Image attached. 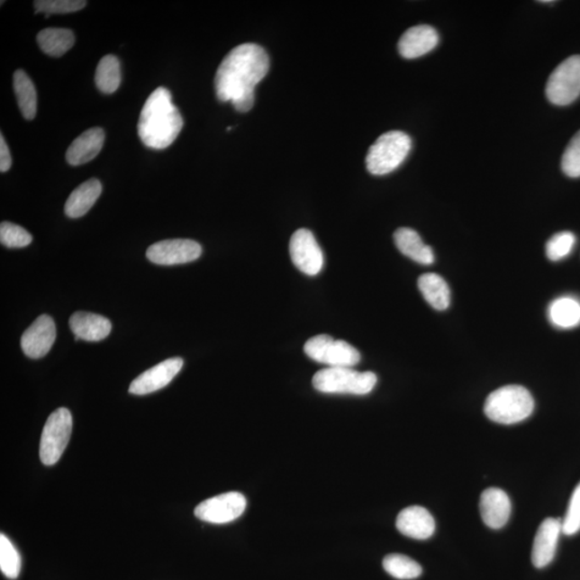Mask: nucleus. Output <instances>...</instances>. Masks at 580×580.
Wrapping results in <instances>:
<instances>
[{
    "instance_id": "6ab92c4d",
    "label": "nucleus",
    "mask_w": 580,
    "mask_h": 580,
    "mask_svg": "<svg viewBox=\"0 0 580 580\" xmlns=\"http://www.w3.org/2000/svg\"><path fill=\"white\" fill-rule=\"evenodd\" d=\"M104 138L105 133L99 127L91 128L81 133L67 150V163L71 166H80L93 160L102 150Z\"/></svg>"
},
{
    "instance_id": "4be33fe9",
    "label": "nucleus",
    "mask_w": 580,
    "mask_h": 580,
    "mask_svg": "<svg viewBox=\"0 0 580 580\" xmlns=\"http://www.w3.org/2000/svg\"><path fill=\"white\" fill-rule=\"evenodd\" d=\"M418 288L433 309L438 311L449 309L450 289L442 276L435 273H426L418 278Z\"/></svg>"
},
{
    "instance_id": "a211bd4d",
    "label": "nucleus",
    "mask_w": 580,
    "mask_h": 580,
    "mask_svg": "<svg viewBox=\"0 0 580 580\" xmlns=\"http://www.w3.org/2000/svg\"><path fill=\"white\" fill-rule=\"evenodd\" d=\"M71 331L76 341L85 340L87 342H98L107 338L113 331V323L105 317L87 312H77L69 321Z\"/></svg>"
},
{
    "instance_id": "423d86ee",
    "label": "nucleus",
    "mask_w": 580,
    "mask_h": 580,
    "mask_svg": "<svg viewBox=\"0 0 580 580\" xmlns=\"http://www.w3.org/2000/svg\"><path fill=\"white\" fill-rule=\"evenodd\" d=\"M72 432V416L65 407L54 411L48 418L41 440V459L44 466L58 464Z\"/></svg>"
},
{
    "instance_id": "b1692460",
    "label": "nucleus",
    "mask_w": 580,
    "mask_h": 580,
    "mask_svg": "<svg viewBox=\"0 0 580 580\" xmlns=\"http://www.w3.org/2000/svg\"><path fill=\"white\" fill-rule=\"evenodd\" d=\"M37 42L43 53L52 58H60L74 47V32L67 29H46L38 33Z\"/></svg>"
},
{
    "instance_id": "f03ea898",
    "label": "nucleus",
    "mask_w": 580,
    "mask_h": 580,
    "mask_svg": "<svg viewBox=\"0 0 580 580\" xmlns=\"http://www.w3.org/2000/svg\"><path fill=\"white\" fill-rule=\"evenodd\" d=\"M183 125V117L172 103L168 89L156 88L145 102L138 122L143 144L154 150L167 149L175 142Z\"/></svg>"
},
{
    "instance_id": "412c9836",
    "label": "nucleus",
    "mask_w": 580,
    "mask_h": 580,
    "mask_svg": "<svg viewBox=\"0 0 580 580\" xmlns=\"http://www.w3.org/2000/svg\"><path fill=\"white\" fill-rule=\"evenodd\" d=\"M394 243L401 253L421 265H432L434 253L429 245L423 243L420 234L411 228H399L394 232Z\"/></svg>"
},
{
    "instance_id": "4468645a",
    "label": "nucleus",
    "mask_w": 580,
    "mask_h": 580,
    "mask_svg": "<svg viewBox=\"0 0 580 580\" xmlns=\"http://www.w3.org/2000/svg\"><path fill=\"white\" fill-rule=\"evenodd\" d=\"M561 533V520L548 518V520L539 524L537 535H535L531 554L532 563L535 567H546L555 559Z\"/></svg>"
},
{
    "instance_id": "5701e85b",
    "label": "nucleus",
    "mask_w": 580,
    "mask_h": 580,
    "mask_svg": "<svg viewBox=\"0 0 580 580\" xmlns=\"http://www.w3.org/2000/svg\"><path fill=\"white\" fill-rule=\"evenodd\" d=\"M548 319L559 329H573L580 325V300L571 295L557 298L549 304Z\"/></svg>"
},
{
    "instance_id": "6e6552de",
    "label": "nucleus",
    "mask_w": 580,
    "mask_h": 580,
    "mask_svg": "<svg viewBox=\"0 0 580 580\" xmlns=\"http://www.w3.org/2000/svg\"><path fill=\"white\" fill-rule=\"evenodd\" d=\"M546 96L556 105H567L580 96V55H573L552 71Z\"/></svg>"
},
{
    "instance_id": "f257e3e1",
    "label": "nucleus",
    "mask_w": 580,
    "mask_h": 580,
    "mask_svg": "<svg viewBox=\"0 0 580 580\" xmlns=\"http://www.w3.org/2000/svg\"><path fill=\"white\" fill-rule=\"evenodd\" d=\"M269 57L264 48L244 43L222 59L215 76L216 96L231 102L239 113H248L255 103V87L269 71Z\"/></svg>"
},
{
    "instance_id": "7c9ffc66",
    "label": "nucleus",
    "mask_w": 580,
    "mask_h": 580,
    "mask_svg": "<svg viewBox=\"0 0 580 580\" xmlns=\"http://www.w3.org/2000/svg\"><path fill=\"white\" fill-rule=\"evenodd\" d=\"M576 237L570 231H562L555 234L546 244V255L551 261H559L570 255Z\"/></svg>"
},
{
    "instance_id": "c756f323",
    "label": "nucleus",
    "mask_w": 580,
    "mask_h": 580,
    "mask_svg": "<svg viewBox=\"0 0 580 580\" xmlns=\"http://www.w3.org/2000/svg\"><path fill=\"white\" fill-rule=\"evenodd\" d=\"M86 4L82 0H37L33 3V7L36 14H44L49 18L51 14L77 13L85 8Z\"/></svg>"
},
{
    "instance_id": "cd10ccee",
    "label": "nucleus",
    "mask_w": 580,
    "mask_h": 580,
    "mask_svg": "<svg viewBox=\"0 0 580 580\" xmlns=\"http://www.w3.org/2000/svg\"><path fill=\"white\" fill-rule=\"evenodd\" d=\"M22 560L19 551L4 533L0 534V570L10 579L18 578Z\"/></svg>"
},
{
    "instance_id": "9b49d317",
    "label": "nucleus",
    "mask_w": 580,
    "mask_h": 580,
    "mask_svg": "<svg viewBox=\"0 0 580 580\" xmlns=\"http://www.w3.org/2000/svg\"><path fill=\"white\" fill-rule=\"evenodd\" d=\"M290 258L294 265L304 275H319L323 267V254L314 234L308 230H299L289 242Z\"/></svg>"
},
{
    "instance_id": "ddd939ff",
    "label": "nucleus",
    "mask_w": 580,
    "mask_h": 580,
    "mask_svg": "<svg viewBox=\"0 0 580 580\" xmlns=\"http://www.w3.org/2000/svg\"><path fill=\"white\" fill-rule=\"evenodd\" d=\"M184 361L182 358L167 359L142 373L133 379L130 393L137 395L149 394L164 388L181 371Z\"/></svg>"
},
{
    "instance_id": "393cba45",
    "label": "nucleus",
    "mask_w": 580,
    "mask_h": 580,
    "mask_svg": "<svg viewBox=\"0 0 580 580\" xmlns=\"http://www.w3.org/2000/svg\"><path fill=\"white\" fill-rule=\"evenodd\" d=\"M14 88L22 115L29 121L35 119L37 114L36 87L25 71H15Z\"/></svg>"
},
{
    "instance_id": "c85d7f7f",
    "label": "nucleus",
    "mask_w": 580,
    "mask_h": 580,
    "mask_svg": "<svg viewBox=\"0 0 580 580\" xmlns=\"http://www.w3.org/2000/svg\"><path fill=\"white\" fill-rule=\"evenodd\" d=\"M32 241V234L23 227L10 222H3L0 225V242L9 249L29 247Z\"/></svg>"
},
{
    "instance_id": "bb28decb",
    "label": "nucleus",
    "mask_w": 580,
    "mask_h": 580,
    "mask_svg": "<svg viewBox=\"0 0 580 580\" xmlns=\"http://www.w3.org/2000/svg\"><path fill=\"white\" fill-rule=\"evenodd\" d=\"M383 566L390 576L401 580L415 579L420 577L422 573L421 565H418L416 561L398 554L385 557Z\"/></svg>"
},
{
    "instance_id": "f3484780",
    "label": "nucleus",
    "mask_w": 580,
    "mask_h": 580,
    "mask_svg": "<svg viewBox=\"0 0 580 580\" xmlns=\"http://www.w3.org/2000/svg\"><path fill=\"white\" fill-rule=\"evenodd\" d=\"M395 526L400 533L414 539H430L435 531L434 518L425 507H406L397 517Z\"/></svg>"
},
{
    "instance_id": "f8f14e48",
    "label": "nucleus",
    "mask_w": 580,
    "mask_h": 580,
    "mask_svg": "<svg viewBox=\"0 0 580 580\" xmlns=\"http://www.w3.org/2000/svg\"><path fill=\"white\" fill-rule=\"evenodd\" d=\"M57 340V327L52 317L43 314L26 329L21 338V348L30 358L46 356Z\"/></svg>"
},
{
    "instance_id": "20e7f679",
    "label": "nucleus",
    "mask_w": 580,
    "mask_h": 580,
    "mask_svg": "<svg viewBox=\"0 0 580 580\" xmlns=\"http://www.w3.org/2000/svg\"><path fill=\"white\" fill-rule=\"evenodd\" d=\"M412 149V140L405 132L383 133L367 152V171L373 176H385L394 171L403 163Z\"/></svg>"
},
{
    "instance_id": "dca6fc26",
    "label": "nucleus",
    "mask_w": 580,
    "mask_h": 580,
    "mask_svg": "<svg viewBox=\"0 0 580 580\" xmlns=\"http://www.w3.org/2000/svg\"><path fill=\"white\" fill-rule=\"evenodd\" d=\"M438 43L439 35L433 27L418 25L403 33L400 38L398 50L401 57L414 59L431 52Z\"/></svg>"
},
{
    "instance_id": "39448f33",
    "label": "nucleus",
    "mask_w": 580,
    "mask_h": 580,
    "mask_svg": "<svg viewBox=\"0 0 580 580\" xmlns=\"http://www.w3.org/2000/svg\"><path fill=\"white\" fill-rule=\"evenodd\" d=\"M312 383L323 394L365 395L375 389L377 376L373 372H358L351 367H327L317 372Z\"/></svg>"
},
{
    "instance_id": "7ed1b4c3",
    "label": "nucleus",
    "mask_w": 580,
    "mask_h": 580,
    "mask_svg": "<svg viewBox=\"0 0 580 580\" xmlns=\"http://www.w3.org/2000/svg\"><path fill=\"white\" fill-rule=\"evenodd\" d=\"M534 410L532 394L520 385H507L494 390L485 403V414L501 425H514L527 420Z\"/></svg>"
},
{
    "instance_id": "72a5a7b5",
    "label": "nucleus",
    "mask_w": 580,
    "mask_h": 580,
    "mask_svg": "<svg viewBox=\"0 0 580 580\" xmlns=\"http://www.w3.org/2000/svg\"><path fill=\"white\" fill-rule=\"evenodd\" d=\"M13 166L10 150L4 136H0V171L7 172Z\"/></svg>"
},
{
    "instance_id": "1a4fd4ad",
    "label": "nucleus",
    "mask_w": 580,
    "mask_h": 580,
    "mask_svg": "<svg viewBox=\"0 0 580 580\" xmlns=\"http://www.w3.org/2000/svg\"><path fill=\"white\" fill-rule=\"evenodd\" d=\"M247 509V499L242 494L232 492L213 496L200 503L195 515L198 520L222 524L234 521Z\"/></svg>"
},
{
    "instance_id": "a878e982",
    "label": "nucleus",
    "mask_w": 580,
    "mask_h": 580,
    "mask_svg": "<svg viewBox=\"0 0 580 580\" xmlns=\"http://www.w3.org/2000/svg\"><path fill=\"white\" fill-rule=\"evenodd\" d=\"M122 81L121 64L114 55H105L100 59L95 82L100 92L113 94L119 89Z\"/></svg>"
},
{
    "instance_id": "0eeeda50",
    "label": "nucleus",
    "mask_w": 580,
    "mask_h": 580,
    "mask_svg": "<svg viewBox=\"0 0 580 580\" xmlns=\"http://www.w3.org/2000/svg\"><path fill=\"white\" fill-rule=\"evenodd\" d=\"M304 353L312 360L329 367H353L361 358L359 351L350 344L327 334L310 339L304 345Z\"/></svg>"
},
{
    "instance_id": "2f4dec72",
    "label": "nucleus",
    "mask_w": 580,
    "mask_h": 580,
    "mask_svg": "<svg viewBox=\"0 0 580 580\" xmlns=\"http://www.w3.org/2000/svg\"><path fill=\"white\" fill-rule=\"evenodd\" d=\"M561 167L567 177H580V131L568 143L562 156Z\"/></svg>"
},
{
    "instance_id": "aec40b11",
    "label": "nucleus",
    "mask_w": 580,
    "mask_h": 580,
    "mask_svg": "<svg viewBox=\"0 0 580 580\" xmlns=\"http://www.w3.org/2000/svg\"><path fill=\"white\" fill-rule=\"evenodd\" d=\"M103 186L97 178H91L77 186L70 194L65 204V213L70 219H79L86 215L102 195Z\"/></svg>"
},
{
    "instance_id": "2eb2a0df",
    "label": "nucleus",
    "mask_w": 580,
    "mask_h": 580,
    "mask_svg": "<svg viewBox=\"0 0 580 580\" xmlns=\"http://www.w3.org/2000/svg\"><path fill=\"white\" fill-rule=\"evenodd\" d=\"M479 511L490 529L503 528L510 520L512 503L509 495L500 488H488L481 495Z\"/></svg>"
},
{
    "instance_id": "473e14b6",
    "label": "nucleus",
    "mask_w": 580,
    "mask_h": 580,
    "mask_svg": "<svg viewBox=\"0 0 580 580\" xmlns=\"http://www.w3.org/2000/svg\"><path fill=\"white\" fill-rule=\"evenodd\" d=\"M580 531V483L571 496L570 503H568L567 511L565 518L562 521V533L568 535L576 534Z\"/></svg>"
},
{
    "instance_id": "9d476101",
    "label": "nucleus",
    "mask_w": 580,
    "mask_h": 580,
    "mask_svg": "<svg viewBox=\"0 0 580 580\" xmlns=\"http://www.w3.org/2000/svg\"><path fill=\"white\" fill-rule=\"evenodd\" d=\"M202 254V245L188 239L164 240L150 245L147 250L148 259L159 266L187 264L197 260Z\"/></svg>"
}]
</instances>
